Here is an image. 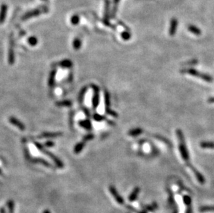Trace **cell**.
<instances>
[{"label": "cell", "instance_id": "1", "mask_svg": "<svg viewBox=\"0 0 214 213\" xmlns=\"http://www.w3.org/2000/svg\"><path fill=\"white\" fill-rule=\"evenodd\" d=\"M176 134L178 138H179V141H180L179 150H180L181 156H182V158L185 160V161H188L190 157H189L188 151L186 145L185 139H184V136L183 132H182V130L177 129L176 131Z\"/></svg>", "mask_w": 214, "mask_h": 213}, {"label": "cell", "instance_id": "2", "mask_svg": "<svg viewBox=\"0 0 214 213\" xmlns=\"http://www.w3.org/2000/svg\"><path fill=\"white\" fill-rule=\"evenodd\" d=\"M180 72L182 73L191 75V76H192L200 77V78H201L202 80H204V81L207 82H213V77H211V76H209V75L201 73V72L197 71L196 69H192V68L184 69H182V70H181Z\"/></svg>", "mask_w": 214, "mask_h": 213}, {"label": "cell", "instance_id": "3", "mask_svg": "<svg viewBox=\"0 0 214 213\" xmlns=\"http://www.w3.org/2000/svg\"><path fill=\"white\" fill-rule=\"evenodd\" d=\"M35 146L37 147V148L40 149V150L43 152V153H45V154L47 155V156L49 157H50L51 159L54 160V162L56 163V165L59 168H64V164H63V163L58 158L56 157V156H55L54 154H53L52 153H51L50 152H49L46 150V149H45V148H44V147L43 145H41L40 143H35Z\"/></svg>", "mask_w": 214, "mask_h": 213}, {"label": "cell", "instance_id": "4", "mask_svg": "<svg viewBox=\"0 0 214 213\" xmlns=\"http://www.w3.org/2000/svg\"><path fill=\"white\" fill-rule=\"evenodd\" d=\"M47 11H48V9L46 7H44L43 8H36V9L32 10L31 11H29V12L24 14V15L22 16V20H26V19H29L30 18H34V17L38 16L44 13L47 12Z\"/></svg>", "mask_w": 214, "mask_h": 213}, {"label": "cell", "instance_id": "5", "mask_svg": "<svg viewBox=\"0 0 214 213\" xmlns=\"http://www.w3.org/2000/svg\"><path fill=\"white\" fill-rule=\"evenodd\" d=\"M92 87L94 90V96L92 98L93 109H96L99 104V88L96 85H92Z\"/></svg>", "mask_w": 214, "mask_h": 213}, {"label": "cell", "instance_id": "6", "mask_svg": "<svg viewBox=\"0 0 214 213\" xmlns=\"http://www.w3.org/2000/svg\"><path fill=\"white\" fill-rule=\"evenodd\" d=\"M109 192H111L112 196H113V197L114 198V199L116 200V201L118 203L123 204V203H124V200H123V199L119 195V194L118 193L116 188H115L114 186H112V185H110V186L109 187Z\"/></svg>", "mask_w": 214, "mask_h": 213}, {"label": "cell", "instance_id": "7", "mask_svg": "<svg viewBox=\"0 0 214 213\" xmlns=\"http://www.w3.org/2000/svg\"><path fill=\"white\" fill-rule=\"evenodd\" d=\"M178 26V21L176 18H173L171 19V22H170V27H169V35L170 36H174L176 33L177 29Z\"/></svg>", "mask_w": 214, "mask_h": 213}, {"label": "cell", "instance_id": "8", "mask_svg": "<svg viewBox=\"0 0 214 213\" xmlns=\"http://www.w3.org/2000/svg\"><path fill=\"white\" fill-rule=\"evenodd\" d=\"M8 12V6L6 4H2L0 8V24H3L6 19Z\"/></svg>", "mask_w": 214, "mask_h": 213}, {"label": "cell", "instance_id": "9", "mask_svg": "<svg viewBox=\"0 0 214 213\" xmlns=\"http://www.w3.org/2000/svg\"><path fill=\"white\" fill-rule=\"evenodd\" d=\"M13 38L10 41V48L9 51V62L10 65H13L15 62V57H14V50H13Z\"/></svg>", "mask_w": 214, "mask_h": 213}, {"label": "cell", "instance_id": "10", "mask_svg": "<svg viewBox=\"0 0 214 213\" xmlns=\"http://www.w3.org/2000/svg\"><path fill=\"white\" fill-rule=\"evenodd\" d=\"M9 121H10V123L13 124V125H15L17 127H18V128L20 129V130H22V131H24V130L25 129V126L22 123H21L20 120H18L17 118H15L14 117H10Z\"/></svg>", "mask_w": 214, "mask_h": 213}, {"label": "cell", "instance_id": "11", "mask_svg": "<svg viewBox=\"0 0 214 213\" xmlns=\"http://www.w3.org/2000/svg\"><path fill=\"white\" fill-rule=\"evenodd\" d=\"M188 29L189 31L191 33H193L196 35H200L202 33L201 30H200L198 27H197L196 26H194V25H189L188 27Z\"/></svg>", "mask_w": 214, "mask_h": 213}, {"label": "cell", "instance_id": "12", "mask_svg": "<svg viewBox=\"0 0 214 213\" xmlns=\"http://www.w3.org/2000/svg\"><path fill=\"white\" fill-rule=\"evenodd\" d=\"M31 161L32 163H40V164L45 165L46 166V167H51L50 163H49L46 160H44L42 159H40V158H38H38H36V159H33L31 160Z\"/></svg>", "mask_w": 214, "mask_h": 213}, {"label": "cell", "instance_id": "13", "mask_svg": "<svg viewBox=\"0 0 214 213\" xmlns=\"http://www.w3.org/2000/svg\"><path fill=\"white\" fill-rule=\"evenodd\" d=\"M143 132V129L141 128H135L133 129H131L130 131H129L128 134L130 136H139L140 134H141Z\"/></svg>", "mask_w": 214, "mask_h": 213}, {"label": "cell", "instance_id": "14", "mask_svg": "<svg viewBox=\"0 0 214 213\" xmlns=\"http://www.w3.org/2000/svg\"><path fill=\"white\" fill-rule=\"evenodd\" d=\"M200 147L203 149H214V143L209 141H204L200 143Z\"/></svg>", "mask_w": 214, "mask_h": 213}, {"label": "cell", "instance_id": "15", "mask_svg": "<svg viewBox=\"0 0 214 213\" xmlns=\"http://www.w3.org/2000/svg\"><path fill=\"white\" fill-rule=\"evenodd\" d=\"M79 124L87 130H90L92 129V124L89 120H81L79 122Z\"/></svg>", "mask_w": 214, "mask_h": 213}, {"label": "cell", "instance_id": "16", "mask_svg": "<svg viewBox=\"0 0 214 213\" xmlns=\"http://www.w3.org/2000/svg\"><path fill=\"white\" fill-rule=\"evenodd\" d=\"M62 135V133H60V132H57V133H49V132H46V133H44V134H42V135L40 136V138L41 137H45V138H54V137H57V136H61Z\"/></svg>", "mask_w": 214, "mask_h": 213}, {"label": "cell", "instance_id": "17", "mask_svg": "<svg viewBox=\"0 0 214 213\" xmlns=\"http://www.w3.org/2000/svg\"><path fill=\"white\" fill-rule=\"evenodd\" d=\"M56 73V70H53L51 72L50 76H49V85L50 86V87H53V86L54 85Z\"/></svg>", "mask_w": 214, "mask_h": 213}, {"label": "cell", "instance_id": "18", "mask_svg": "<svg viewBox=\"0 0 214 213\" xmlns=\"http://www.w3.org/2000/svg\"><path fill=\"white\" fill-rule=\"evenodd\" d=\"M85 147V141H82V142L78 143L77 145L75 146L74 148V153L75 154H79L82 151V149L84 148Z\"/></svg>", "mask_w": 214, "mask_h": 213}, {"label": "cell", "instance_id": "19", "mask_svg": "<svg viewBox=\"0 0 214 213\" xmlns=\"http://www.w3.org/2000/svg\"><path fill=\"white\" fill-rule=\"evenodd\" d=\"M60 65L65 68H71V66H72L73 64L72 62H71V61L69 60H62V62H60Z\"/></svg>", "mask_w": 214, "mask_h": 213}, {"label": "cell", "instance_id": "20", "mask_svg": "<svg viewBox=\"0 0 214 213\" xmlns=\"http://www.w3.org/2000/svg\"><path fill=\"white\" fill-rule=\"evenodd\" d=\"M7 207H8V209H9V213H13V212H14V209H15V203H14V201H13V200L10 199V200L8 201Z\"/></svg>", "mask_w": 214, "mask_h": 213}, {"label": "cell", "instance_id": "21", "mask_svg": "<svg viewBox=\"0 0 214 213\" xmlns=\"http://www.w3.org/2000/svg\"><path fill=\"white\" fill-rule=\"evenodd\" d=\"M72 105V102L69 101H63L56 102V105L58 107H69Z\"/></svg>", "mask_w": 214, "mask_h": 213}, {"label": "cell", "instance_id": "22", "mask_svg": "<svg viewBox=\"0 0 214 213\" xmlns=\"http://www.w3.org/2000/svg\"><path fill=\"white\" fill-rule=\"evenodd\" d=\"M139 192V188L136 187L135 189L133 190V192L131 193L130 197H129V200H130V201H134V199L137 198V195H138Z\"/></svg>", "mask_w": 214, "mask_h": 213}, {"label": "cell", "instance_id": "23", "mask_svg": "<svg viewBox=\"0 0 214 213\" xmlns=\"http://www.w3.org/2000/svg\"><path fill=\"white\" fill-rule=\"evenodd\" d=\"M192 168V170H193V171L194 172V173H195V175L196 176V178L197 179V180L200 182V183H203L205 181V180L204 179V177L202 176V175L201 174H200V172H198L196 170H195L194 168H193V167H191Z\"/></svg>", "mask_w": 214, "mask_h": 213}, {"label": "cell", "instance_id": "24", "mask_svg": "<svg viewBox=\"0 0 214 213\" xmlns=\"http://www.w3.org/2000/svg\"><path fill=\"white\" fill-rule=\"evenodd\" d=\"M105 103L106 108L105 109H109V105H110V96H109L108 91L105 92Z\"/></svg>", "mask_w": 214, "mask_h": 213}, {"label": "cell", "instance_id": "25", "mask_svg": "<svg viewBox=\"0 0 214 213\" xmlns=\"http://www.w3.org/2000/svg\"><path fill=\"white\" fill-rule=\"evenodd\" d=\"M79 22H80V17L78 15H74L71 17V22L73 25H78Z\"/></svg>", "mask_w": 214, "mask_h": 213}, {"label": "cell", "instance_id": "26", "mask_svg": "<svg viewBox=\"0 0 214 213\" xmlns=\"http://www.w3.org/2000/svg\"><path fill=\"white\" fill-rule=\"evenodd\" d=\"M73 48L76 50L79 49L81 47V41L79 38H76L73 42Z\"/></svg>", "mask_w": 214, "mask_h": 213}, {"label": "cell", "instance_id": "27", "mask_svg": "<svg viewBox=\"0 0 214 213\" xmlns=\"http://www.w3.org/2000/svg\"><path fill=\"white\" fill-rule=\"evenodd\" d=\"M121 37L124 40H129L131 37V35L130 32L127 30V31H124L121 33Z\"/></svg>", "mask_w": 214, "mask_h": 213}, {"label": "cell", "instance_id": "28", "mask_svg": "<svg viewBox=\"0 0 214 213\" xmlns=\"http://www.w3.org/2000/svg\"><path fill=\"white\" fill-rule=\"evenodd\" d=\"M86 91H87V87H84L83 89L81 90L80 94H79L78 101H79V102H81V103L82 102H83V98H84V95H85V93Z\"/></svg>", "mask_w": 214, "mask_h": 213}, {"label": "cell", "instance_id": "29", "mask_svg": "<svg viewBox=\"0 0 214 213\" xmlns=\"http://www.w3.org/2000/svg\"><path fill=\"white\" fill-rule=\"evenodd\" d=\"M28 41L31 46H35L38 44V39L35 37H34V36H33V37H31L29 38Z\"/></svg>", "mask_w": 214, "mask_h": 213}, {"label": "cell", "instance_id": "30", "mask_svg": "<svg viewBox=\"0 0 214 213\" xmlns=\"http://www.w3.org/2000/svg\"><path fill=\"white\" fill-rule=\"evenodd\" d=\"M120 2V0H113V4H114V7H113V16H114L115 13H117V6L119 4V3Z\"/></svg>", "mask_w": 214, "mask_h": 213}, {"label": "cell", "instance_id": "31", "mask_svg": "<svg viewBox=\"0 0 214 213\" xmlns=\"http://www.w3.org/2000/svg\"><path fill=\"white\" fill-rule=\"evenodd\" d=\"M94 119L97 121H101L103 120H105V117L103 116H101L97 114V113H95L94 115Z\"/></svg>", "mask_w": 214, "mask_h": 213}, {"label": "cell", "instance_id": "32", "mask_svg": "<svg viewBox=\"0 0 214 213\" xmlns=\"http://www.w3.org/2000/svg\"><path fill=\"white\" fill-rule=\"evenodd\" d=\"M105 111H106V113H108V114H109L112 116H114V117H117L118 116L117 113L115 112H114V111L111 110L110 109H105Z\"/></svg>", "mask_w": 214, "mask_h": 213}, {"label": "cell", "instance_id": "33", "mask_svg": "<svg viewBox=\"0 0 214 213\" xmlns=\"http://www.w3.org/2000/svg\"><path fill=\"white\" fill-rule=\"evenodd\" d=\"M94 135L93 134H88V135H87L85 136L83 138V141H87V140H92L93 138H94Z\"/></svg>", "mask_w": 214, "mask_h": 213}, {"label": "cell", "instance_id": "34", "mask_svg": "<svg viewBox=\"0 0 214 213\" xmlns=\"http://www.w3.org/2000/svg\"><path fill=\"white\" fill-rule=\"evenodd\" d=\"M207 210H214V207H203L201 209V211H207Z\"/></svg>", "mask_w": 214, "mask_h": 213}, {"label": "cell", "instance_id": "35", "mask_svg": "<svg viewBox=\"0 0 214 213\" xmlns=\"http://www.w3.org/2000/svg\"><path fill=\"white\" fill-rule=\"evenodd\" d=\"M45 145L47 147H52L53 145H54V142H52V141H47V142L45 143Z\"/></svg>", "mask_w": 214, "mask_h": 213}, {"label": "cell", "instance_id": "36", "mask_svg": "<svg viewBox=\"0 0 214 213\" xmlns=\"http://www.w3.org/2000/svg\"><path fill=\"white\" fill-rule=\"evenodd\" d=\"M184 200H185V202L187 204H189L190 203V202H191V199L189 197H187V196H186V197L184 198Z\"/></svg>", "mask_w": 214, "mask_h": 213}, {"label": "cell", "instance_id": "37", "mask_svg": "<svg viewBox=\"0 0 214 213\" xmlns=\"http://www.w3.org/2000/svg\"><path fill=\"white\" fill-rule=\"evenodd\" d=\"M208 103H214V97H212V98H208Z\"/></svg>", "mask_w": 214, "mask_h": 213}, {"label": "cell", "instance_id": "38", "mask_svg": "<svg viewBox=\"0 0 214 213\" xmlns=\"http://www.w3.org/2000/svg\"><path fill=\"white\" fill-rule=\"evenodd\" d=\"M0 213H6V210H5L4 207H2L0 209Z\"/></svg>", "mask_w": 214, "mask_h": 213}, {"label": "cell", "instance_id": "39", "mask_svg": "<svg viewBox=\"0 0 214 213\" xmlns=\"http://www.w3.org/2000/svg\"><path fill=\"white\" fill-rule=\"evenodd\" d=\"M42 213H51V212L49 210H44V212Z\"/></svg>", "mask_w": 214, "mask_h": 213}, {"label": "cell", "instance_id": "40", "mask_svg": "<svg viewBox=\"0 0 214 213\" xmlns=\"http://www.w3.org/2000/svg\"><path fill=\"white\" fill-rule=\"evenodd\" d=\"M2 174V170H1V169H0V175H1V174Z\"/></svg>", "mask_w": 214, "mask_h": 213}]
</instances>
